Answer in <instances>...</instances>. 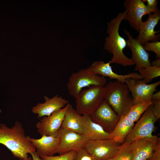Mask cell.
Listing matches in <instances>:
<instances>
[{
    "label": "cell",
    "instance_id": "cell-3",
    "mask_svg": "<svg viewBox=\"0 0 160 160\" xmlns=\"http://www.w3.org/2000/svg\"><path fill=\"white\" fill-rule=\"evenodd\" d=\"M104 87V100L120 117L126 114L133 103L126 84L111 81L107 82Z\"/></svg>",
    "mask_w": 160,
    "mask_h": 160
},
{
    "label": "cell",
    "instance_id": "cell-37",
    "mask_svg": "<svg viewBox=\"0 0 160 160\" xmlns=\"http://www.w3.org/2000/svg\"></svg>",
    "mask_w": 160,
    "mask_h": 160
},
{
    "label": "cell",
    "instance_id": "cell-33",
    "mask_svg": "<svg viewBox=\"0 0 160 160\" xmlns=\"http://www.w3.org/2000/svg\"><path fill=\"white\" fill-rule=\"evenodd\" d=\"M151 65L160 68V58H157L151 63Z\"/></svg>",
    "mask_w": 160,
    "mask_h": 160
},
{
    "label": "cell",
    "instance_id": "cell-22",
    "mask_svg": "<svg viewBox=\"0 0 160 160\" xmlns=\"http://www.w3.org/2000/svg\"><path fill=\"white\" fill-rule=\"evenodd\" d=\"M153 103L152 100L141 102L133 105L125 115L135 123L137 121L147 108Z\"/></svg>",
    "mask_w": 160,
    "mask_h": 160
},
{
    "label": "cell",
    "instance_id": "cell-21",
    "mask_svg": "<svg viewBox=\"0 0 160 160\" xmlns=\"http://www.w3.org/2000/svg\"><path fill=\"white\" fill-rule=\"evenodd\" d=\"M135 124L126 115L120 117L113 129L110 133L109 139L120 144L123 143Z\"/></svg>",
    "mask_w": 160,
    "mask_h": 160
},
{
    "label": "cell",
    "instance_id": "cell-16",
    "mask_svg": "<svg viewBox=\"0 0 160 160\" xmlns=\"http://www.w3.org/2000/svg\"><path fill=\"white\" fill-rule=\"evenodd\" d=\"M27 138L32 143L39 156H53L57 153L60 140L58 136L43 135L39 139L27 136Z\"/></svg>",
    "mask_w": 160,
    "mask_h": 160
},
{
    "label": "cell",
    "instance_id": "cell-14",
    "mask_svg": "<svg viewBox=\"0 0 160 160\" xmlns=\"http://www.w3.org/2000/svg\"><path fill=\"white\" fill-rule=\"evenodd\" d=\"M124 32L127 36V46L130 49L132 53V60L134 63L135 70L151 65L149 54L144 49L143 46L132 36L130 32L124 29Z\"/></svg>",
    "mask_w": 160,
    "mask_h": 160
},
{
    "label": "cell",
    "instance_id": "cell-18",
    "mask_svg": "<svg viewBox=\"0 0 160 160\" xmlns=\"http://www.w3.org/2000/svg\"><path fill=\"white\" fill-rule=\"evenodd\" d=\"M159 137L141 138L131 143L134 151L133 160H147L152 155Z\"/></svg>",
    "mask_w": 160,
    "mask_h": 160
},
{
    "label": "cell",
    "instance_id": "cell-31",
    "mask_svg": "<svg viewBox=\"0 0 160 160\" xmlns=\"http://www.w3.org/2000/svg\"><path fill=\"white\" fill-rule=\"evenodd\" d=\"M151 100H159L160 101V91L154 93L151 96Z\"/></svg>",
    "mask_w": 160,
    "mask_h": 160
},
{
    "label": "cell",
    "instance_id": "cell-28",
    "mask_svg": "<svg viewBox=\"0 0 160 160\" xmlns=\"http://www.w3.org/2000/svg\"><path fill=\"white\" fill-rule=\"evenodd\" d=\"M143 2H146L148 8L151 13L158 11L159 10L157 7L158 1L157 0H143Z\"/></svg>",
    "mask_w": 160,
    "mask_h": 160
},
{
    "label": "cell",
    "instance_id": "cell-29",
    "mask_svg": "<svg viewBox=\"0 0 160 160\" xmlns=\"http://www.w3.org/2000/svg\"><path fill=\"white\" fill-rule=\"evenodd\" d=\"M147 160H160V140H158L151 156Z\"/></svg>",
    "mask_w": 160,
    "mask_h": 160
},
{
    "label": "cell",
    "instance_id": "cell-1",
    "mask_svg": "<svg viewBox=\"0 0 160 160\" xmlns=\"http://www.w3.org/2000/svg\"><path fill=\"white\" fill-rule=\"evenodd\" d=\"M0 143L20 160L28 158V154L36 151L32 143L27 139L23 125L18 121L11 127L4 124H0Z\"/></svg>",
    "mask_w": 160,
    "mask_h": 160
},
{
    "label": "cell",
    "instance_id": "cell-15",
    "mask_svg": "<svg viewBox=\"0 0 160 160\" xmlns=\"http://www.w3.org/2000/svg\"><path fill=\"white\" fill-rule=\"evenodd\" d=\"M45 102L38 103L32 108L33 113L38 115V118L49 116L53 112L63 108L69 103V101L56 95L51 98L44 96Z\"/></svg>",
    "mask_w": 160,
    "mask_h": 160
},
{
    "label": "cell",
    "instance_id": "cell-4",
    "mask_svg": "<svg viewBox=\"0 0 160 160\" xmlns=\"http://www.w3.org/2000/svg\"><path fill=\"white\" fill-rule=\"evenodd\" d=\"M107 80L94 72L89 67L73 73L66 84L69 94L74 98L83 88L92 86L104 87Z\"/></svg>",
    "mask_w": 160,
    "mask_h": 160
},
{
    "label": "cell",
    "instance_id": "cell-20",
    "mask_svg": "<svg viewBox=\"0 0 160 160\" xmlns=\"http://www.w3.org/2000/svg\"><path fill=\"white\" fill-rule=\"evenodd\" d=\"M61 128L82 134V115L80 114L70 103L65 114Z\"/></svg>",
    "mask_w": 160,
    "mask_h": 160
},
{
    "label": "cell",
    "instance_id": "cell-10",
    "mask_svg": "<svg viewBox=\"0 0 160 160\" xmlns=\"http://www.w3.org/2000/svg\"><path fill=\"white\" fill-rule=\"evenodd\" d=\"M60 143L57 153L60 155L72 151L77 152L83 148L88 140L82 134L61 128L58 133Z\"/></svg>",
    "mask_w": 160,
    "mask_h": 160
},
{
    "label": "cell",
    "instance_id": "cell-13",
    "mask_svg": "<svg viewBox=\"0 0 160 160\" xmlns=\"http://www.w3.org/2000/svg\"><path fill=\"white\" fill-rule=\"evenodd\" d=\"M160 20V12L151 13L148 15V19L145 21H142L139 27V34L136 40L142 45L149 41L152 42L159 41L160 34H157L160 30L155 31L154 29Z\"/></svg>",
    "mask_w": 160,
    "mask_h": 160
},
{
    "label": "cell",
    "instance_id": "cell-30",
    "mask_svg": "<svg viewBox=\"0 0 160 160\" xmlns=\"http://www.w3.org/2000/svg\"><path fill=\"white\" fill-rule=\"evenodd\" d=\"M153 111L157 120L160 118V101L153 100Z\"/></svg>",
    "mask_w": 160,
    "mask_h": 160
},
{
    "label": "cell",
    "instance_id": "cell-26",
    "mask_svg": "<svg viewBox=\"0 0 160 160\" xmlns=\"http://www.w3.org/2000/svg\"><path fill=\"white\" fill-rule=\"evenodd\" d=\"M143 47L147 52L152 51L154 52L157 58H160V42H148L146 43Z\"/></svg>",
    "mask_w": 160,
    "mask_h": 160
},
{
    "label": "cell",
    "instance_id": "cell-7",
    "mask_svg": "<svg viewBox=\"0 0 160 160\" xmlns=\"http://www.w3.org/2000/svg\"><path fill=\"white\" fill-rule=\"evenodd\" d=\"M121 144L110 139L88 140L84 148L95 160H108L115 156Z\"/></svg>",
    "mask_w": 160,
    "mask_h": 160
},
{
    "label": "cell",
    "instance_id": "cell-19",
    "mask_svg": "<svg viewBox=\"0 0 160 160\" xmlns=\"http://www.w3.org/2000/svg\"><path fill=\"white\" fill-rule=\"evenodd\" d=\"M82 116L83 134L88 140L109 139L110 133L98 124L93 121L89 115Z\"/></svg>",
    "mask_w": 160,
    "mask_h": 160
},
{
    "label": "cell",
    "instance_id": "cell-27",
    "mask_svg": "<svg viewBox=\"0 0 160 160\" xmlns=\"http://www.w3.org/2000/svg\"><path fill=\"white\" fill-rule=\"evenodd\" d=\"M77 152L73 160H95L84 148Z\"/></svg>",
    "mask_w": 160,
    "mask_h": 160
},
{
    "label": "cell",
    "instance_id": "cell-17",
    "mask_svg": "<svg viewBox=\"0 0 160 160\" xmlns=\"http://www.w3.org/2000/svg\"><path fill=\"white\" fill-rule=\"evenodd\" d=\"M89 67L94 72L100 76L108 77L111 79H116L122 83H125L126 80L128 78L142 79L140 74L136 72L124 75L117 74L113 72L109 62L105 63L101 61H96Z\"/></svg>",
    "mask_w": 160,
    "mask_h": 160
},
{
    "label": "cell",
    "instance_id": "cell-23",
    "mask_svg": "<svg viewBox=\"0 0 160 160\" xmlns=\"http://www.w3.org/2000/svg\"><path fill=\"white\" fill-rule=\"evenodd\" d=\"M134 151L131 143L122 144L120 149L112 159V160H133Z\"/></svg>",
    "mask_w": 160,
    "mask_h": 160
},
{
    "label": "cell",
    "instance_id": "cell-11",
    "mask_svg": "<svg viewBox=\"0 0 160 160\" xmlns=\"http://www.w3.org/2000/svg\"><path fill=\"white\" fill-rule=\"evenodd\" d=\"M89 116L93 121L109 133L113 130L120 118L105 100Z\"/></svg>",
    "mask_w": 160,
    "mask_h": 160
},
{
    "label": "cell",
    "instance_id": "cell-35",
    "mask_svg": "<svg viewBox=\"0 0 160 160\" xmlns=\"http://www.w3.org/2000/svg\"><path fill=\"white\" fill-rule=\"evenodd\" d=\"M112 160V159H109V160Z\"/></svg>",
    "mask_w": 160,
    "mask_h": 160
},
{
    "label": "cell",
    "instance_id": "cell-32",
    "mask_svg": "<svg viewBox=\"0 0 160 160\" xmlns=\"http://www.w3.org/2000/svg\"><path fill=\"white\" fill-rule=\"evenodd\" d=\"M32 160H42L39 155L36 152H33L31 154Z\"/></svg>",
    "mask_w": 160,
    "mask_h": 160
},
{
    "label": "cell",
    "instance_id": "cell-8",
    "mask_svg": "<svg viewBox=\"0 0 160 160\" xmlns=\"http://www.w3.org/2000/svg\"><path fill=\"white\" fill-rule=\"evenodd\" d=\"M70 104L69 103L64 108L55 111L49 116L42 117L36 123L37 131L41 136H58V132Z\"/></svg>",
    "mask_w": 160,
    "mask_h": 160
},
{
    "label": "cell",
    "instance_id": "cell-24",
    "mask_svg": "<svg viewBox=\"0 0 160 160\" xmlns=\"http://www.w3.org/2000/svg\"><path fill=\"white\" fill-rule=\"evenodd\" d=\"M142 79L147 84L151 81L153 79L160 76V68H157L151 65L141 68L138 71Z\"/></svg>",
    "mask_w": 160,
    "mask_h": 160
},
{
    "label": "cell",
    "instance_id": "cell-25",
    "mask_svg": "<svg viewBox=\"0 0 160 160\" xmlns=\"http://www.w3.org/2000/svg\"><path fill=\"white\" fill-rule=\"evenodd\" d=\"M77 153L76 151H72L57 156L40 155V156L42 160H73Z\"/></svg>",
    "mask_w": 160,
    "mask_h": 160
},
{
    "label": "cell",
    "instance_id": "cell-6",
    "mask_svg": "<svg viewBox=\"0 0 160 160\" xmlns=\"http://www.w3.org/2000/svg\"><path fill=\"white\" fill-rule=\"evenodd\" d=\"M152 108L153 103L135 124L124 143H131L138 139L152 138L157 136L153 135L155 128V124L157 120L153 113Z\"/></svg>",
    "mask_w": 160,
    "mask_h": 160
},
{
    "label": "cell",
    "instance_id": "cell-9",
    "mask_svg": "<svg viewBox=\"0 0 160 160\" xmlns=\"http://www.w3.org/2000/svg\"><path fill=\"white\" fill-rule=\"evenodd\" d=\"M125 83L130 92L133 105L141 102L151 100V96L160 84V81L148 84L142 79L130 78L127 79Z\"/></svg>",
    "mask_w": 160,
    "mask_h": 160
},
{
    "label": "cell",
    "instance_id": "cell-36",
    "mask_svg": "<svg viewBox=\"0 0 160 160\" xmlns=\"http://www.w3.org/2000/svg\"><path fill=\"white\" fill-rule=\"evenodd\" d=\"M1 112V110L0 109V113Z\"/></svg>",
    "mask_w": 160,
    "mask_h": 160
},
{
    "label": "cell",
    "instance_id": "cell-5",
    "mask_svg": "<svg viewBox=\"0 0 160 160\" xmlns=\"http://www.w3.org/2000/svg\"><path fill=\"white\" fill-rule=\"evenodd\" d=\"M104 87L91 86L82 90L75 99L76 111L81 115H90L104 100Z\"/></svg>",
    "mask_w": 160,
    "mask_h": 160
},
{
    "label": "cell",
    "instance_id": "cell-34",
    "mask_svg": "<svg viewBox=\"0 0 160 160\" xmlns=\"http://www.w3.org/2000/svg\"><path fill=\"white\" fill-rule=\"evenodd\" d=\"M19 160H22L19 159ZM22 160H32V157H28V158H27L24 159Z\"/></svg>",
    "mask_w": 160,
    "mask_h": 160
},
{
    "label": "cell",
    "instance_id": "cell-12",
    "mask_svg": "<svg viewBox=\"0 0 160 160\" xmlns=\"http://www.w3.org/2000/svg\"><path fill=\"white\" fill-rule=\"evenodd\" d=\"M124 6L126 11L124 20L128 21L132 28L138 32L143 17L151 12L141 0H126Z\"/></svg>",
    "mask_w": 160,
    "mask_h": 160
},
{
    "label": "cell",
    "instance_id": "cell-2",
    "mask_svg": "<svg viewBox=\"0 0 160 160\" xmlns=\"http://www.w3.org/2000/svg\"><path fill=\"white\" fill-rule=\"evenodd\" d=\"M126 11L121 12L116 16L107 23V33L104 46V49L113 55L111 60L108 62L123 66H128L135 65L131 58L127 57L123 52L127 46L126 40L121 36L119 32L120 24L124 20Z\"/></svg>",
    "mask_w": 160,
    "mask_h": 160
}]
</instances>
